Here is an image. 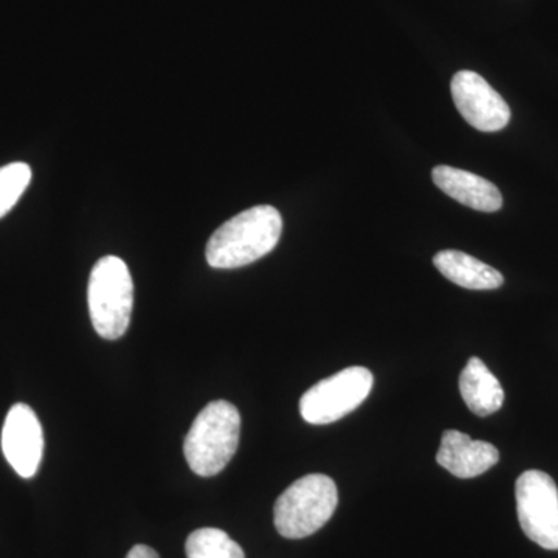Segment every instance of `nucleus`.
I'll list each match as a JSON object with an SVG mask.
<instances>
[{
  "label": "nucleus",
  "mask_w": 558,
  "mask_h": 558,
  "mask_svg": "<svg viewBox=\"0 0 558 558\" xmlns=\"http://www.w3.org/2000/svg\"><path fill=\"white\" fill-rule=\"evenodd\" d=\"M282 218L277 208L258 205L227 220L207 244V263L215 269H240L277 247Z\"/></svg>",
  "instance_id": "nucleus-1"
},
{
  "label": "nucleus",
  "mask_w": 558,
  "mask_h": 558,
  "mask_svg": "<svg viewBox=\"0 0 558 558\" xmlns=\"http://www.w3.org/2000/svg\"><path fill=\"white\" fill-rule=\"evenodd\" d=\"M241 414L233 403L215 400L194 418L183 453L196 475H218L227 468L240 446Z\"/></svg>",
  "instance_id": "nucleus-2"
},
{
  "label": "nucleus",
  "mask_w": 558,
  "mask_h": 558,
  "mask_svg": "<svg viewBox=\"0 0 558 558\" xmlns=\"http://www.w3.org/2000/svg\"><path fill=\"white\" fill-rule=\"evenodd\" d=\"M339 506V490L328 475L312 473L292 484L275 502V527L290 539L311 537Z\"/></svg>",
  "instance_id": "nucleus-3"
},
{
  "label": "nucleus",
  "mask_w": 558,
  "mask_h": 558,
  "mask_svg": "<svg viewBox=\"0 0 558 558\" xmlns=\"http://www.w3.org/2000/svg\"><path fill=\"white\" fill-rule=\"evenodd\" d=\"M92 325L98 336L117 340L130 328L134 282L126 263L105 256L95 264L87 289Z\"/></svg>",
  "instance_id": "nucleus-4"
},
{
  "label": "nucleus",
  "mask_w": 558,
  "mask_h": 558,
  "mask_svg": "<svg viewBox=\"0 0 558 558\" xmlns=\"http://www.w3.org/2000/svg\"><path fill=\"white\" fill-rule=\"evenodd\" d=\"M374 376L368 368L351 366L318 381L304 392L300 413L314 425L332 424L362 405L373 389Z\"/></svg>",
  "instance_id": "nucleus-5"
},
{
  "label": "nucleus",
  "mask_w": 558,
  "mask_h": 558,
  "mask_svg": "<svg viewBox=\"0 0 558 558\" xmlns=\"http://www.w3.org/2000/svg\"><path fill=\"white\" fill-rule=\"evenodd\" d=\"M520 526L543 549L558 550V488L542 470H527L515 484Z\"/></svg>",
  "instance_id": "nucleus-6"
},
{
  "label": "nucleus",
  "mask_w": 558,
  "mask_h": 558,
  "mask_svg": "<svg viewBox=\"0 0 558 558\" xmlns=\"http://www.w3.org/2000/svg\"><path fill=\"white\" fill-rule=\"evenodd\" d=\"M451 97L470 126L481 132L505 130L510 108L505 98L478 73L461 70L451 80Z\"/></svg>",
  "instance_id": "nucleus-7"
},
{
  "label": "nucleus",
  "mask_w": 558,
  "mask_h": 558,
  "mask_svg": "<svg viewBox=\"0 0 558 558\" xmlns=\"http://www.w3.org/2000/svg\"><path fill=\"white\" fill-rule=\"evenodd\" d=\"M2 451L22 478H33L38 472L44 454V433L35 411L25 403H16L7 414Z\"/></svg>",
  "instance_id": "nucleus-8"
},
{
  "label": "nucleus",
  "mask_w": 558,
  "mask_h": 558,
  "mask_svg": "<svg viewBox=\"0 0 558 558\" xmlns=\"http://www.w3.org/2000/svg\"><path fill=\"white\" fill-rule=\"evenodd\" d=\"M436 461L451 475L470 480L497 465L499 451L492 444L472 439L457 429H449L444 432Z\"/></svg>",
  "instance_id": "nucleus-9"
},
{
  "label": "nucleus",
  "mask_w": 558,
  "mask_h": 558,
  "mask_svg": "<svg viewBox=\"0 0 558 558\" xmlns=\"http://www.w3.org/2000/svg\"><path fill=\"white\" fill-rule=\"evenodd\" d=\"M432 178L439 190L465 207L484 213H495L502 207L497 186L473 172L439 165L433 170Z\"/></svg>",
  "instance_id": "nucleus-10"
},
{
  "label": "nucleus",
  "mask_w": 558,
  "mask_h": 558,
  "mask_svg": "<svg viewBox=\"0 0 558 558\" xmlns=\"http://www.w3.org/2000/svg\"><path fill=\"white\" fill-rule=\"evenodd\" d=\"M459 391L465 405L476 416L487 417L497 413L505 403V389L486 363L478 357L469 360L459 376Z\"/></svg>",
  "instance_id": "nucleus-11"
},
{
  "label": "nucleus",
  "mask_w": 558,
  "mask_h": 558,
  "mask_svg": "<svg viewBox=\"0 0 558 558\" xmlns=\"http://www.w3.org/2000/svg\"><path fill=\"white\" fill-rule=\"evenodd\" d=\"M433 264L444 277L461 288L494 290L505 282L497 269L459 250H442L433 258Z\"/></svg>",
  "instance_id": "nucleus-12"
},
{
  "label": "nucleus",
  "mask_w": 558,
  "mask_h": 558,
  "mask_svg": "<svg viewBox=\"0 0 558 558\" xmlns=\"http://www.w3.org/2000/svg\"><path fill=\"white\" fill-rule=\"evenodd\" d=\"M185 550L189 558H245L241 546L227 532L216 527L191 532Z\"/></svg>",
  "instance_id": "nucleus-13"
},
{
  "label": "nucleus",
  "mask_w": 558,
  "mask_h": 558,
  "mask_svg": "<svg viewBox=\"0 0 558 558\" xmlns=\"http://www.w3.org/2000/svg\"><path fill=\"white\" fill-rule=\"evenodd\" d=\"M32 182V168L16 161L0 168V219L17 204Z\"/></svg>",
  "instance_id": "nucleus-14"
},
{
  "label": "nucleus",
  "mask_w": 558,
  "mask_h": 558,
  "mask_svg": "<svg viewBox=\"0 0 558 558\" xmlns=\"http://www.w3.org/2000/svg\"><path fill=\"white\" fill-rule=\"evenodd\" d=\"M126 558H160L159 554L156 553L153 548L145 545L134 546L128 554Z\"/></svg>",
  "instance_id": "nucleus-15"
}]
</instances>
